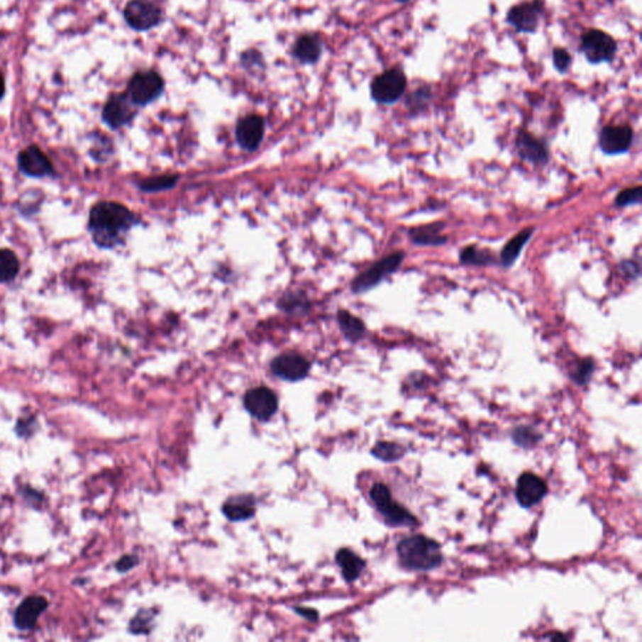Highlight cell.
I'll return each mask as SVG.
<instances>
[{"label": "cell", "instance_id": "6da1fadb", "mask_svg": "<svg viewBox=\"0 0 642 642\" xmlns=\"http://www.w3.org/2000/svg\"><path fill=\"white\" fill-rule=\"evenodd\" d=\"M138 223L140 218L128 207L102 201L89 211L88 230L98 248H114L124 243L127 233Z\"/></svg>", "mask_w": 642, "mask_h": 642}, {"label": "cell", "instance_id": "7a4b0ae2", "mask_svg": "<svg viewBox=\"0 0 642 642\" xmlns=\"http://www.w3.org/2000/svg\"><path fill=\"white\" fill-rule=\"evenodd\" d=\"M400 565L408 571L426 572L442 565L441 546L426 536H410L397 546Z\"/></svg>", "mask_w": 642, "mask_h": 642}, {"label": "cell", "instance_id": "3957f363", "mask_svg": "<svg viewBox=\"0 0 642 642\" xmlns=\"http://www.w3.org/2000/svg\"><path fill=\"white\" fill-rule=\"evenodd\" d=\"M370 498L388 526L411 527L418 524V519L406 508L395 502L390 489L383 483H375L372 487Z\"/></svg>", "mask_w": 642, "mask_h": 642}, {"label": "cell", "instance_id": "277c9868", "mask_svg": "<svg viewBox=\"0 0 642 642\" xmlns=\"http://www.w3.org/2000/svg\"><path fill=\"white\" fill-rule=\"evenodd\" d=\"M404 259L405 253L402 250L384 256L383 259L374 262L367 270L356 276L351 284V290L354 294L370 292L374 287H378L379 284L385 280L389 275H393L395 271L399 270Z\"/></svg>", "mask_w": 642, "mask_h": 642}, {"label": "cell", "instance_id": "5b68a950", "mask_svg": "<svg viewBox=\"0 0 642 642\" xmlns=\"http://www.w3.org/2000/svg\"><path fill=\"white\" fill-rule=\"evenodd\" d=\"M165 82L155 70H142L131 78L127 96L135 106H147L156 101L163 92Z\"/></svg>", "mask_w": 642, "mask_h": 642}, {"label": "cell", "instance_id": "8992f818", "mask_svg": "<svg viewBox=\"0 0 642 642\" xmlns=\"http://www.w3.org/2000/svg\"><path fill=\"white\" fill-rule=\"evenodd\" d=\"M408 79L404 72L399 68L385 70L372 82V97L380 104H393L398 102L404 94Z\"/></svg>", "mask_w": 642, "mask_h": 642}, {"label": "cell", "instance_id": "52a82bcc", "mask_svg": "<svg viewBox=\"0 0 642 642\" xmlns=\"http://www.w3.org/2000/svg\"><path fill=\"white\" fill-rule=\"evenodd\" d=\"M580 49L590 63L599 65L614 60L617 53V43L604 31L590 29L581 37Z\"/></svg>", "mask_w": 642, "mask_h": 642}, {"label": "cell", "instance_id": "ba28073f", "mask_svg": "<svg viewBox=\"0 0 642 642\" xmlns=\"http://www.w3.org/2000/svg\"><path fill=\"white\" fill-rule=\"evenodd\" d=\"M124 19L132 29L143 32L160 24L162 11L151 0H131L124 8Z\"/></svg>", "mask_w": 642, "mask_h": 642}, {"label": "cell", "instance_id": "9c48e42d", "mask_svg": "<svg viewBox=\"0 0 642 642\" xmlns=\"http://www.w3.org/2000/svg\"><path fill=\"white\" fill-rule=\"evenodd\" d=\"M243 405L251 416L259 421H266L275 416L279 402L271 389L259 387L248 390L243 397Z\"/></svg>", "mask_w": 642, "mask_h": 642}, {"label": "cell", "instance_id": "30bf717a", "mask_svg": "<svg viewBox=\"0 0 642 642\" xmlns=\"http://www.w3.org/2000/svg\"><path fill=\"white\" fill-rule=\"evenodd\" d=\"M543 13V1H524L512 6L507 14V22L517 32L534 33L540 26Z\"/></svg>", "mask_w": 642, "mask_h": 642}, {"label": "cell", "instance_id": "8fae6325", "mask_svg": "<svg viewBox=\"0 0 642 642\" xmlns=\"http://www.w3.org/2000/svg\"><path fill=\"white\" fill-rule=\"evenodd\" d=\"M633 142V130L630 126H606L599 135V146L604 155L616 156L626 153Z\"/></svg>", "mask_w": 642, "mask_h": 642}, {"label": "cell", "instance_id": "7c38bea8", "mask_svg": "<svg viewBox=\"0 0 642 642\" xmlns=\"http://www.w3.org/2000/svg\"><path fill=\"white\" fill-rule=\"evenodd\" d=\"M133 106L135 104L131 102L126 93L114 94L103 109L102 118L104 123L112 130H118L121 127L130 124L137 114Z\"/></svg>", "mask_w": 642, "mask_h": 642}, {"label": "cell", "instance_id": "4fadbf2b", "mask_svg": "<svg viewBox=\"0 0 642 642\" xmlns=\"http://www.w3.org/2000/svg\"><path fill=\"white\" fill-rule=\"evenodd\" d=\"M519 157L526 162L545 166L550 161V148L545 140L537 138L531 132L521 130L516 138Z\"/></svg>", "mask_w": 642, "mask_h": 642}, {"label": "cell", "instance_id": "5bb4252c", "mask_svg": "<svg viewBox=\"0 0 642 642\" xmlns=\"http://www.w3.org/2000/svg\"><path fill=\"white\" fill-rule=\"evenodd\" d=\"M271 372L287 382H299L308 377L311 364L299 354H282L271 362Z\"/></svg>", "mask_w": 642, "mask_h": 642}, {"label": "cell", "instance_id": "9a60e30c", "mask_svg": "<svg viewBox=\"0 0 642 642\" xmlns=\"http://www.w3.org/2000/svg\"><path fill=\"white\" fill-rule=\"evenodd\" d=\"M264 135L265 121L258 114H248L238 121L236 140L238 146L245 151H256L264 140Z\"/></svg>", "mask_w": 642, "mask_h": 642}, {"label": "cell", "instance_id": "2e32d148", "mask_svg": "<svg viewBox=\"0 0 642 642\" xmlns=\"http://www.w3.org/2000/svg\"><path fill=\"white\" fill-rule=\"evenodd\" d=\"M18 166L21 172L28 177L40 178L53 175V165L39 147L29 146L18 156Z\"/></svg>", "mask_w": 642, "mask_h": 642}, {"label": "cell", "instance_id": "e0dca14e", "mask_svg": "<svg viewBox=\"0 0 642 642\" xmlns=\"http://www.w3.org/2000/svg\"><path fill=\"white\" fill-rule=\"evenodd\" d=\"M547 491L548 488L545 480L538 475L527 472L519 478L516 487V497L522 507L531 508L545 498Z\"/></svg>", "mask_w": 642, "mask_h": 642}, {"label": "cell", "instance_id": "ac0fdd59", "mask_svg": "<svg viewBox=\"0 0 642 642\" xmlns=\"http://www.w3.org/2000/svg\"><path fill=\"white\" fill-rule=\"evenodd\" d=\"M48 607V601L43 596H29L16 607L14 625L16 629L27 631L35 626L39 616Z\"/></svg>", "mask_w": 642, "mask_h": 642}, {"label": "cell", "instance_id": "d6986e66", "mask_svg": "<svg viewBox=\"0 0 642 642\" xmlns=\"http://www.w3.org/2000/svg\"><path fill=\"white\" fill-rule=\"evenodd\" d=\"M445 223L442 221L419 225L408 230V238L416 246H443L449 240L448 236L443 233Z\"/></svg>", "mask_w": 642, "mask_h": 642}, {"label": "cell", "instance_id": "ffe728a7", "mask_svg": "<svg viewBox=\"0 0 642 642\" xmlns=\"http://www.w3.org/2000/svg\"><path fill=\"white\" fill-rule=\"evenodd\" d=\"M323 53V42L318 35L305 34L292 47V55L302 65H313Z\"/></svg>", "mask_w": 642, "mask_h": 642}, {"label": "cell", "instance_id": "44dd1931", "mask_svg": "<svg viewBox=\"0 0 642 642\" xmlns=\"http://www.w3.org/2000/svg\"><path fill=\"white\" fill-rule=\"evenodd\" d=\"M534 231H536L534 227H526L504 245L499 255V261L503 269H511L513 265L516 264L526 243L533 236Z\"/></svg>", "mask_w": 642, "mask_h": 642}, {"label": "cell", "instance_id": "7402d4cb", "mask_svg": "<svg viewBox=\"0 0 642 642\" xmlns=\"http://www.w3.org/2000/svg\"><path fill=\"white\" fill-rule=\"evenodd\" d=\"M222 512L230 521H246L256 512L254 499L250 496L233 497L223 504Z\"/></svg>", "mask_w": 642, "mask_h": 642}, {"label": "cell", "instance_id": "603a6c76", "mask_svg": "<svg viewBox=\"0 0 642 642\" xmlns=\"http://www.w3.org/2000/svg\"><path fill=\"white\" fill-rule=\"evenodd\" d=\"M335 560H336L338 565L341 568L343 577L345 578V581H348V582L355 581L356 578H359V576L364 571V568H365V561L362 560V557L358 556L355 552H353L349 548H341L336 553Z\"/></svg>", "mask_w": 642, "mask_h": 642}, {"label": "cell", "instance_id": "cb8c5ba5", "mask_svg": "<svg viewBox=\"0 0 642 642\" xmlns=\"http://www.w3.org/2000/svg\"><path fill=\"white\" fill-rule=\"evenodd\" d=\"M338 321L343 334L351 343L362 341L367 333V328L362 319L358 318L346 310H341L338 313Z\"/></svg>", "mask_w": 642, "mask_h": 642}, {"label": "cell", "instance_id": "d4e9b609", "mask_svg": "<svg viewBox=\"0 0 642 642\" xmlns=\"http://www.w3.org/2000/svg\"><path fill=\"white\" fill-rule=\"evenodd\" d=\"M459 262L465 266H491L496 264V256L488 248L468 245L459 254Z\"/></svg>", "mask_w": 642, "mask_h": 642}, {"label": "cell", "instance_id": "484cf974", "mask_svg": "<svg viewBox=\"0 0 642 642\" xmlns=\"http://www.w3.org/2000/svg\"><path fill=\"white\" fill-rule=\"evenodd\" d=\"M372 454L375 458L383 460L385 463H393L403 458L405 448L402 444L395 442H378L372 449Z\"/></svg>", "mask_w": 642, "mask_h": 642}, {"label": "cell", "instance_id": "4316f807", "mask_svg": "<svg viewBox=\"0 0 642 642\" xmlns=\"http://www.w3.org/2000/svg\"><path fill=\"white\" fill-rule=\"evenodd\" d=\"M19 260L9 248L0 250V282H9L19 272Z\"/></svg>", "mask_w": 642, "mask_h": 642}, {"label": "cell", "instance_id": "83f0119b", "mask_svg": "<svg viewBox=\"0 0 642 642\" xmlns=\"http://www.w3.org/2000/svg\"><path fill=\"white\" fill-rule=\"evenodd\" d=\"M177 175H170V176H157V177L145 178L137 184V187L142 189L143 192H160L165 189H170L175 187V184H177Z\"/></svg>", "mask_w": 642, "mask_h": 642}, {"label": "cell", "instance_id": "f1b7e54d", "mask_svg": "<svg viewBox=\"0 0 642 642\" xmlns=\"http://www.w3.org/2000/svg\"><path fill=\"white\" fill-rule=\"evenodd\" d=\"M513 442L522 448H532L541 439V436L533 428L521 426L512 433Z\"/></svg>", "mask_w": 642, "mask_h": 642}, {"label": "cell", "instance_id": "f546056e", "mask_svg": "<svg viewBox=\"0 0 642 642\" xmlns=\"http://www.w3.org/2000/svg\"><path fill=\"white\" fill-rule=\"evenodd\" d=\"M594 372V359L586 358V359H582V360L578 362L577 365L575 367V369L570 374V378L572 379L573 382L577 385H586L591 380V377H592Z\"/></svg>", "mask_w": 642, "mask_h": 642}, {"label": "cell", "instance_id": "4dcf8cb0", "mask_svg": "<svg viewBox=\"0 0 642 642\" xmlns=\"http://www.w3.org/2000/svg\"><path fill=\"white\" fill-rule=\"evenodd\" d=\"M642 201V186H635L629 189H622L616 196L615 205L617 207H627V206L640 205Z\"/></svg>", "mask_w": 642, "mask_h": 642}, {"label": "cell", "instance_id": "1f68e13d", "mask_svg": "<svg viewBox=\"0 0 642 642\" xmlns=\"http://www.w3.org/2000/svg\"><path fill=\"white\" fill-rule=\"evenodd\" d=\"M308 305V297H305V295H299L297 292L287 294L279 302V308L287 313H295L299 309L305 310Z\"/></svg>", "mask_w": 642, "mask_h": 642}, {"label": "cell", "instance_id": "d6a6232c", "mask_svg": "<svg viewBox=\"0 0 642 642\" xmlns=\"http://www.w3.org/2000/svg\"><path fill=\"white\" fill-rule=\"evenodd\" d=\"M153 616L155 614L150 611H140L131 622V631L133 633H148L151 630Z\"/></svg>", "mask_w": 642, "mask_h": 642}, {"label": "cell", "instance_id": "836d02e7", "mask_svg": "<svg viewBox=\"0 0 642 642\" xmlns=\"http://www.w3.org/2000/svg\"><path fill=\"white\" fill-rule=\"evenodd\" d=\"M572 63V57L565 48L553 49V65L560 73H565Z\"/></svg>", "mask_w": 642, "mask_h": 642}, {"label": "cell", "instance_id": "e575fe53", "mask_svg": "<svg viewBox=\"0 0 642 642\" xmlns=\"http://www.w3.org/2000/svg\"><path fill=\"white\" fill-rule=\"evenodd\" d=\"M429 98H431L429 89H423V88L416 89V92L410 94L409 99H408L409 101L408 103H410V109H424L429 102Z\"/></svg>", "mask_w": 642, "mask_h": 642}, {"label": "cell", "instance_id": "d590c367", "mask_svg": "<svg viewBox=\"0 0 642 642\" xmlns=\"http://www.w3.org/2000/svg\"><path fill=\"white\" fill-rule=\"evenodd\" d=\"M620 270L630 280H636L640 276V265L633 260H624L620 264Z\"/></svg>", "mask_w": 642, "mask_h": 642}, {"label": "cell", "instance_id": "8d00e7d4", "mask_svg": "<svg viewBox=\"0 0 642 642\" xmlns=\"http://www.w3.org/2000/svg\"><path fill=\"white\" fill-rule=\"evenodd\" d=\"M137 562H138V558H137V557L132 556V555H127V556L122 557V558L117 562L116 568L118 570L119 572H127V571H130V570H132V568L137 565Z\"/></svg>", "mask_w": 642, "mask_h": 642}, {"label": "cell", "instance_id": "74e56055", "mask_svg": "<svg viewBox=\"0 0 642 642\" xmlns=\"http://www.w3.org/2000/svg\"><path fill=\"white\" fill-rule=\"evenodd\" d=\"M295 611H297L299 615L306 617L308 620L316 621L319 619L318 611L311 610V609H306V607H297V609H295Z\"/></svg>", "mask_w": 642, "mask_h": 642}, {"label": "cell", "instance_id": "f35d334b", "mask_svg": "<svg viewBox=\"0 0 642 642\" xmlns=\"http://www.w3.org/2000/svg\"><path fill=\"white\" fill-rule=\"evenodd\" d=\"M4 93H6V81H4V77H3V74L0 73V99L3 98Z\"/></svg>", "mask_w": 642, "mask_h": 642}, {"label": "cell", "instance_id": "ab89813d", "mask_svg": "<svg viewBox=\"0 0 642 642\" xmlns=\"http://www.w3.org/2000/svg\"><path fill=\"white\" fill-rule=\"evenodd\" d=\"M397 1H398V3H406L408 0H397Z\"/></svg>", "mask_w": 642, "mask_h": 642}]
</instances>
